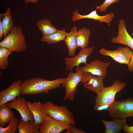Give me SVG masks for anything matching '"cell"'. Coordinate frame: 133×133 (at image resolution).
Here are the masks:
<instances>
[{
	"instance_id": "obj_17",
	"label": "cell",
	"mask_w": 133,
	"mask_h": 133,
	"mask_svg": "<svg viewBox=\"0 0 133 133\" xmlns=\"http://www.w3.org/2000/svg\"><path fill=\"white\" fill-rule=\"evenodd\" d=\"M77 28L74 26L70 32L67 33L65 41L67 47L68 55L70 56L74 55L77 47L76 35Z\"/></svg>"
},
{
	"instance_id": "obj_13",
	"label": "cell",
	"mask_w": 133,
	"mask_h": 133,
	"mask_svg": "<svg viewBox=\"0 0 133 133\" xmlns=\"http://www.w3.org/2000/svg\"><path fill=\"white\" fill-rule=\"evenodd\" d=\"M118 32L117 36L112 38V43L119 44L126 46L133 50V38L127 31L125 21L123 19L119 20Z\"/></svg>"
},
{
	"instance_id": "obj_24",
	"label": "cell",
	"mask_w": 133,
	"mask_h": 133,
	"mask_svg": "<svg viewBox=\"0 0 133 133\" xmlns=\"http://www.w3.org/2000/svg\"><path fill=\"white\" fill-rule=\"evenodd\" d=\"M11 109L6 104L0 106V126L4 127L9 123L10 120L14 115Z\"/></svg>"
},
{
	"instance_id": "obj_14",
	"label": "cell",
	"mask_w": 133,
	"mask_h": 133,
	"mask_svg": "<svg viewBox=\"0 0 133 133\" xmlns=\"http://www.w3.org/2000/svg\"><path fill=\"white\" fill-rule=\"evenodd\" d=\"M97 10L96 9L87 15H83L80 14L78 11L76 9L73 12V15L71 17V19L73 22L83 18L92 19L98 21L101 23L102 22H105L107 23L108 26H110L111 22L115 17V13L112 12L109 13L105 15L101 16L97 14Z\"/></svg>"
},
{
	"instance_id": "obj_12",
	"label": "cell",
	"mask_w": 133,
	"mask_h": 133,
	"mask_svg": "<svg viewBox=\"0 0 133 133\" xmlns=\"http://www.w3.org/2000/svg\"><path fill=\"white\" fill-rule=\"evenodd\" d=\"M26 102L24 98L18 96L15 99L6 103V105L11 109L17 110L24 120L35 122L32 113L26 106Z\"/></svg>"
},
{
	"instance_id": "obj_18",
	"label": "cell",
	"mask_w": 133,
	"mask_h": 133,
	"mask_svg": "<svg viewBox=\"0 0 133 133\" xmlns=\"http://www.w3.org/2000/svg\"><path fill=\"white\" fill-rule=\"evenodd\" d=\"M126 119H113L112 121L102 120V122L105 125V133H120L122 130Z\"/></svg>"
},
{
	"instance_id": "obj_20",
	"label": "cell",
	"mask_w": 133,
	"mask_h": 133,
	"mask_svg": "<svg viewBox=\"0 0 133 133\" xmlns=\"http://www.w3.org/2000/svg\"><path fill=\"white\" fill-rule=\"evenodd\" d=\"M40 125L35 122L26 121L21 118L19 120L17 129L18 133H40Z\"/></svg>"
},
{
	"instance_id": "obj_27",
	"label": "cell",
	"mask_w": 133,
	"mask_h": 133,
	"mask_svg": "<svg viewBox=\"0 0 133 133\" xmlns=\"http://www.w3.org/2000/svg\"><path fill=\"white\" fill-rule=\"evenodd\" d=\"M119 1V0H105L100 5H96V9L99 10V11L101 12H105L107 8L111 4L114 3L118 2Z\"/></svg>"
},
{
	"instance_id": "obj_25",
	"label": "cell",
	"mask_w": 133,
	"mask_h": 133,
	"mask_svg": "<svg viewBox=\"0 0 133 133\" xmlns=\"http://www.w3.org/2000/svg\"><path fill=\"white\" fill-rule=\"evenodd\" d=\"M19 120L14 115L11 118L9 124L6 127L0 126V133H15L17 129Z\"/></svg>"
},
{
	"instance_id": "obj_5",
	"label": "cell",
	"mask_w": 133,
	"mask_h": 133,
	"mask_svg": "<svg viewBox=\"0 0 133 133\" xmlns=\"http://www.w3.org/2000/svg\"><path fill=\"white\" fill-rule=\"evenodd\" d=\"M110 116L113 119H124L133 117V99L115 101L107 109Z\"/></svg>"
},
{
	"instance_id": "obj_3",
	"label": "cell",
	"mask_w": 133,
	"mask_h": 133,
	"mask_svg": "<svg viewBox=\"0 0 133 133\" xmlns=\"http://www.w3.org/2000/svg\"><path fill=\"white\" fill-rule=\"evenodd\" d=\"M23 30L19 25L14 27L0 42V47L6 48L12 52L19 53L26 50L27 45Z\"/></svg>"
},
{
	"instance_id": "obj_33",
	"label": "cell",
	"mask_w": 133,
	"mask_h": 133,
	"mask_svg": "<svg viewBox=\"0 0 133 133\" xmlns=\"http://www.w3.org/2000/svg\"><path fill=\"white\" fill-rule=\"evenodd\" d=\"M131 35L132 36H133V32L131 33Z\"/></svg>"
},
{
	"instance_id": "obj_31",
	"label": "cell",
	"mask_w": 133,
	"mask_h": 133,
	"mask_svg": "<svg viewBox=\"0 0 133 133\" xmlns=\"http://www.w3.org/2000/svg\"><path fill=\"white\" fill-rule=\"evenodd\" d=\"M128 66L129 71L130 72H133V54L130 61Z\"/></svg>"
},
{
	"instance_id": "obj_2",
	"label": "cell",
	"mask_w": 133,
	"mask_h": 133,
	"mask_svg": "<svg viewBox=\"0 0 133 133\" xmlns=\"http://www.w3.org/2000/svg\"><path fill=\"white\" fill-rule=\"evenodd\" d=\"M126 83L115 80L111 86L104 87L97 94V97L95 100L94 109L95 111H101L107 109L115 101V98L116 94L120 92L126 87Z\"/></svg>"
},
{
	"instance_id": "obj_32",
	"label": "cell",
	"mask_w": 133,
	"mask_h": 133,
	"mask_svg": "<svg viewBox=\"0 0 133 133\" xmlns=\"http://www.w3.org/2000/svg\"><path fill=\"white\" fill-rule=\"evenodd\" d=\"M38 0H25L24 2L26 4L31 2H33L34 3H36Z\"/></svg>"
},
{
	"instance_id": "obj_28",
	"label": "cell",
	"mask_w": 133,
	"mask_h": 133,
	"mask_svg": "<svg viewBox=\"0 0 133 133\" xmlns=\"http://www.w3.org/2000/svg\"><path fill=\"white\" fill-rule=\"evenodd\" d=\"M66 133H85V132L75 126L71 125L70 127L66 130Z\"/></svg>"
},
{
	"instance_id": "obj_21",
	"label": "cell",
	"mask_w": 133,
	"mask_h": 133,
	"mask_svg": "<svg viewBox=\"0 0 133 133\" xmlns=\"http://www.w3.org/2000/svg\"><path fill=\"white\" fill-rule=\"evenodd\" d=\"M67 33L65 29L61 30H58L51 34L43 35L40 41L46 42L49 44H56L61 41H65Z\"/></svg>"
},
{
	"instance_id": "obj_1",
	"label": "cell",
	"mask_w": 133,
	"mask_h": 133,
	"mask_svg": "<svg viewBox=\"0 0 133 133\" xmlns=\"http://www.w3.org/2000/svg\"><path fill=\"white\" fill-rule=\"evenodd\" d=\"M65 78H58L52 80L38 77L26 79L20 85V94L35 95L44 93L47 94L50 91L60 87Z\"/></svg>"
},
{
	"instance_id": "obj_6",
	"label": "cell",
	"mask_w": 133,
	"mask_h": 133,
	"mask_svg": "<svg viewBox=\"0 0 133 133\" xmlns=\"http://www.w3.org/2000/svg\"><path fill=\"white\" fill-rule=\"evenodd\" d=\"M82 73L81 71L73 73L72 71H71L68 74L67 77L65 79L61 84L65 89L63 99L64 101L67 100L70 101L74 100L78 85L82 80Z\"/></svg>"
},
{
	"instance_id": "obj_30",
	"label": "cell",
	"mask_w": 133,
	"mask_h": 133,
	"mask_svg": "<svg viewBox=\"0 0 133 133\" xmlns=\"http://www.w3.org/2000/svg\"><path fill=\"white\" fill-rule=\"evenodd\" d=\"M3 36V28L2 23V17L0 14V40Z\"/></svg>"
},
{
	"instance_id": "obj_7",
	"label": "cell",
	"mask_w": 133,
	"mask_h": 133,
	"mask_svg": "<svg viewBox=\"0 0 133 133\" xmlns=\"http://www.w3.org/2000/svg\"><path fill=\"white\" fill-rule=\"evenodd\" d=\"M101 54L109 56L116 62L121 64H129L133 52L129 47H120L114 50H107L102 48L99 50Z\"/></svg>"
},
{
	"instance_id": "obj_10",
	"label": "cell",
	"mask_w": 133,
	"mask_h": 133,
	"mask_svg": "<svg viewBox=\"0 0 133 133\" xmlns=\"http://www.w3.org/2000/svg\"><path fill=\"white\" fill-rule=\"evenodd\" d=\"M94 47L81 49L79 53L76 56H74L71 58L66 57L64 59L65 61L66 68V70L72 71L74 66L79 67L81 63H83L86 65L88 63L87 62V57L92 54Z\"/></svg>"
},
{
	"instance_id": "obj_9",
	"label": "cell",
	"mask_w": 133,
	"mask_h": 133,
	"mask_svg": "<svg viewBox=\"0 0 133 133\" xmlns=\"http://www.w3.org/2000/svg\"><path fill=\"white\" fill-rule=\"evenodd\" d=\"M71 125L53 118L48 115L40 125V133H59L69 128Z\"/></svg>"
},
{
	"instance_id": "obj_4",
	"label": "cell",
	"mask_w": 133,
	"mask_h": 133,
	"mask_svg": "<svg viewBox=\"0 0 133 133\" xmlns=\"http://www.w3.org/2000/svg\"><path fill=\"white\" fill-rule=\"evenodd\" d=\"M41 111L53 119L69 125H76L73 112L65 105H56L48 101L42 104Z\"/></svg>"
},
{
	"instance_id": "obj_19",
	"label": "cell",
	"mask_w": 133,
	"mask_h": 133,
	"mask_svg": "<svg viewBox=\"0 0 133 133\" xmlns=\"http://www.w3.org/2000/svg\"><path fill=\"white\" fill-rule=\"evenodd\" d=\"M91 34L90 30L86 27L80 28L76 35L77 47H80L81 49L87 47Z\"/></svg>"
},
{
	"instance_id": "obj_23",
	"label": "cell",
	"mask_w": 133,
	"mask_h": 133,
	"mask_svg": "<svg viewBox=\"0 0 133 133\" xmlns=\"http://www.w3.org/2000/svg\"><path fill=\"white\" fill-rule=\"evenodd\" d=\"M36 25L39 30L42 32L43 36L51 34L58 30L51 23L50 20L45 18L38 20Z\"/></svg>"
},
{
	"instance_id": "obj_11",
	"label": "cell",
	"mask_w": 133,
	"mask_h": 133,
	"mask_svg": "<svg viewBox=\"0 0 133 133\" xmlns=\"http://www.w3.org/2000/svg\"><path fill=\"white\" fill-rule=\"evenodd\" d=\"M81 83L85 89L98 94L104 87L102 77L96 76L90 73L83 72Z\"/></svg>"
},
{
	"instance_id": "obj_22",
	"label": "cell",
	"mask_w": 133,
	"mask_h": 133,
	"mask_svg": "<svg viewBox=\"0 0 133 133\" xmlns=\"http://www.w3.org/2000/svg\"><path fill=\"white\" fill-rule=\"evenodd\" d=\"M0 14L2 17L3 36L5 37L14 27L11 8L8 7L5 13Z\"/></svg>"
},
{
	"instance_id": "obj_29",
	"label": "cell",
	"mask_w": 133,
	"mask_h": 133,
	"mask_svg": "<svg viewBox=\"0 0 133 133\" xmlns=\"http://www.w3.org/2000/svg\"><path fill=\"white\" fill-rule=\"evenodd\" d=\"M122 130L127 133H133V126H129L125 123L124 125Z\"/></svg>"
},
{
	"instance_id": "obj_16",
	"label": "cell",
	"mask_w": 133,
	"mask_h": 133,
	"mask_svg": "<svg viewBox=\"0 0 133 133\" xmlns=\"http://www.w3.org/2000/svg\"><path fill=\"white\" fill-rule=\"evenodd\" d=\"M26 103L27 107L33 114L35 124L40 125L44 122L47 115L41 111L42 104L35 101L33 102L26 101Z\"/></svg>"
},
{
	"instance_id": "obj_26",
	"label": "cell",
	"mask_w": 133,
	"mask_h": 133,
	"mask_svg": "<svg viewBox=\"0 0 133 133\" xmlns=\"http://www.w3.org/2000/svg\"><path fill=\"white\" fill-rule=\"evenodd\" d=\"M7 49L4 47H0V68L5 70L8 66L9 63L8 57L12 53Z\"/></svg>"
},
{
	"instance_id": "obj_15",
	"label": "cell",
	"mask_w": 133,
	"mask_h": 133,
	"mask_svg": "<svg viewBox=\"0 0 133 133\" xmlns=\"http://www.w3.org/2000/svg\"><path fill=\"white\" fill-rule=\"evenodd\" d=\"M21 80L13 82L9 87L0 92V106L6 104L15 99L17 96H20V92Z\"/></svg>"
},
{
	"instance_id": "obj_8",
	"label": "cell",
	"mask_w": 133,
	"mask_h": 133,
	"mask_svg": "<svg viewBox=\"0 0 133 133\" xmlns=\"http://www.w3.org/2000/svg\"><path fill=\"white\" fill-rule=\"evenodd\" d=\"M110 64V62H104L96 59L84 66L76 67V71L88 72L94 76L104 77L107 74V68Z\"/></svg>"
}]
</instances>
